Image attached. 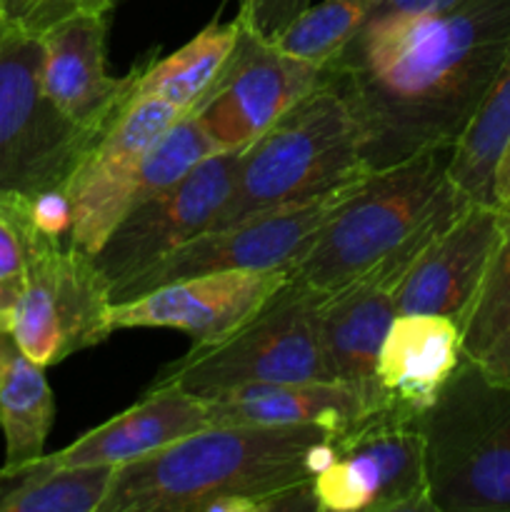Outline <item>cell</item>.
I'll return each mask as SVG.
<instances>
[{"label":"cell","mask_w":510,"mask_h":512,"mask_svg":"<svg viewBox=\"0 0 510 512\" xmlns=\"http://www.w3.org/2000/svg\"><path fill=\"white\" fill-rule=\"evenodd\" d=\"M115 0H80L78 10H113Z\"/></svg>","instance_id":"cell-34"},{"label":"cell","mask_w":510,"mask_h":512,"mask_svg":"<svg viewBox=\"0 0 510 512\" xmlns=\"http://www.w3.org/2000/svg\"><path fill=\"white\" fill-rule=\"evenodd\" d=\"M238 160L240 153L208 155L180 183L120 218L93 255L95 268L110 285V295L213 228L233 190Z\"/></svg>","instance_id":"cell-12"},{"label":"cell","mask_w":510,"mask_h":512,"mask_svg":"<svg viewBox=\"0 0 510 512\" xmlns=\"http://www.w3.org/2000/svg\"><path fill=\"white\" fill-rule=\"evenodd\" d=\"M210 428L208 405L170 385H150L140 403L85 433L68 448L48 453L55 465H113L148 458L178 440Z\"/></svg>","instance_id":"cell-19"},{"label":"cell","mask_w":510,"mask_h":512,"mask_svg":"<svg viewBox=\"0 0 510 512\" xmlns=\"http://www.w3.org/2000/svg\"><path fill=\"white\" fill-rule=\"evenodd\" d=\"M458 3L460 0H378L360 28H378V25L420 18V15H433Z\"/></svg>","instance_id":"cell-30"},{"label":"cell","mask_w":510,"mask_h":512,"mask_svg":"<svg viewBox=\"0 0 510 512\" xmlns=\"http://www.w3.org/2000/svg\"><path fill=\"white\" fill-rule=\"evenodd\" d=\"M110 20L113 10H75L40 33L45 93L98 138L133 98L138 80V68L123 78L108 73Z\"/></svg>","instance_id":"cell-16"},{"label":"cell","mask_w":510,"mask_h":512,"mask_svg":"<svg viewBox=\"0 0 510 512\" xmlns=\"http://www.w3.org/2000/svg\"><path fill=\"white\" fill-rule=\"evenodd\" d=\"M510 53V0H460L360 28L325 65L348 103L370 173L428 148H453Z\"/></svg>","instance_id":"cell-1"},{"label":"cell","mask_w":510,"mask_h":512,"mask_svg":"<svg viewBox=\"0 0 510 512\" xmlns=\"http://www.w3.org/2000/svg\"><path fill=\"white\" fill-rule=\"evenodd\" d=\"M183 115L168 100L135 95L70 175V243L93 258L130 208L145 153Z\"/></svg>","instance_id":"cell-13"},{"label":"cell","mask_w":510,"mask_h":512,"mask_svg":"<svg viewBox=\"0 0 510 512\" xmlns=\"http://www.w3.org/2000/svg\"><path fill=\"white\" fill-rule=\"evenodd\" d=\"M10 310H13V300L0 288V333H5L10 328Z\"/></svg>","instance_id":"cell-33"},{"label":"cell","mask_w":510,"mask_h":512,"mask_svg":"<svg viewBox=\"0 0 510 512\" xmlns=\"http://www.w3.org/2000/svg\"><path fill=\"white\" fill-rule=\"evenodd\" d=\"M358 183L345 185L310 203L250 215L225 228L205 230L203 235L180 245L143 275L115 290L113 303L138 298L158 285L190 275L220 273V270H293L315 243L335 208Z\"/></svg>","instance_id":"cell-10"},{"label":"cell","mask_w":510,"mask_h":512,"mask_svg":"<svg viewBox=\"0 0 510 512\" xmlns=\"http://www.w3.org/2000/svg\"><path fill=\"white\" fill-rule=\"evenodd\" d=\"M510 143V53L453 145L448 178L470 203L495 205V170Z\"/></svg>","instance_id":"cell-24"},{"label":"cell","mask_w":510,"mask_h":512,"mask_svg":"<svg viewBox=\"0 0 510 512\" xmlns=\"http://www.w3.org/2000/svg\"><path fill=\"white\" fill-rule=\"evenodd\" d=\"M483 370L498 380H508L510 383V328L485 350L478 358Z\"/></svg>","instance_id":"cell-31"},{"label":"cell","mask_w":510,"mask_h":512,"mask_svg":"<svg viewBox=\"0 0 510 512\" xmlns=\"http://www.w3.org/2000/svg\"><path fill=\"white\" fill-rule=\"evenodd\" d=\"M55 420V400L45 368L20 350L10 330L0 333V430L5 465L30 463L45 455Z\"/></svg>","instance_id":"cell-21"},{"label":"cell","mask_w":510,"mask_h":512,"mask_svg":"<svg viewBox=\"0 0 510 512\" xmlns=\"http://www.w3.org/2000/svg\"><path fill=\"white\" fill-rule=\"evenodd\" d=\"M113 465H55L50 455L0 468V512H100Z\"/></svg>","instance_id":"cell-22"},{"label":"cell","mask_w":510,"mask_h":512,"mask_svg":"<svg viewBox=\"0 0 510 512\" xmlns=\"http://www.w3.org/2000/svg\"><path fill=\"white\" fill-rule=\"evenodd\" d=\"M375 3L378 0H323L308 5L275 45L295 58L328 65L358 33Z\"/></svg>","instance_id":"cell-25"},{"label":"cell","mask_w":510,"mask_h":512,"mask_svg":"<svg viewBox=\"0 0 510 512\" xmlns=\"http://www.w3.org/2000/svg\"><path fill=\"white\" fill-rule=\"evenodd\" d=\"M308 5L310 0H243L238 18L255 35L275 43Z\"/></svg>","instance_id":"cell-29"},{"label":"cell","mask_w":510,"mask_h":512,"mask_svg":"<svg viewBox=\"0 0 510 512\" xmlns=\"http://www.w3.org/2000/svg\"><path fill=\"white\" fill-rule=\"evenodd\" d=\"M453 148H428L360 180L293 268L313 288L335 293L420 228L470 205L448 178Z\"/></svg>","instance_id":"cell-3"},{"label":"cell","mask_w":510,"mask_h":512,"mask_svg":"<svg viewBox=\"0 0 510 512\" xmlns=\"http://www.w3.org/2000/svg\"><path fill=\"white\" fill-rule=\"evenodd\" d=\"M370 175L343 95L325 80L240 153L233 190L213 228L303 205Z\"/></svg>","instance_id":"cell-4"},{"label":"cell","mask_w":510,"mask_h":512,"mask_svg":"<svg viewBox=\"0 0 510 512\" xmlns=\"http://www.w3.org/2000/svg\"><path fill=\"white\" fill-rule=\"evenodd\" d=\"M78 8L80 0H0V23L40 35Z\"/></svg>","instance_id":"cell-28"},{"label":"cell","mask_w":510,"mask_h":512,"mask_svg":"<svg viewBox=\"0 0 510 512\" xmlns=\"http://www.w3.org/2000/svg\"><path fill=\"white\" fill-rule=\"evenodd\" d=\"M383 388L343 380L255 383L205 398L210 428L215 425H323L340 430L388 403Z\"/></svg>","instance_id":"cell-18"},{"label":"cell","mask_w":510,"mask_h":512,"mask_svg":"<svg viewBox=\"0 0 510 512\" xmlns=\"http://www.w3.org/2000/svg\"><path fill=\"white\" fill-rule=\"evenodd\" d=\"M8 330L20 350L43 368L95 348L115 333L113 295L93 258L70 240L38 233L30 220L28 270Z\"/></svg>","instance_id":"cell-9"},{"label":"cell","mask_w":510,"mask_h":512,"mask_svg":"<svg viewBox=\"0 0 510 512\" xmlns=\"http://www.w3.org/2000/svg\"><path fill=\"white\" fill-rule=\"evenodd\" d=\"M503 225L505 210L498 205H468L410 265L395 310L445 315L463 330Z\"/></svg>","instance_id":"cell-17"},{"label":"cell","mask_w":510,"mask_h":512,"mask_svg":"<svg viewBox=\"0 0 510 512\" xmlns=\"http://www.w3.org/2000/svg\"><path fill=\"white\" fill-rule=\"evenodd\" d=\"M493 200L500 210L510 213V143L505 145L503 158H500L498 170H495Z\"/></svg>","instance_id":"cell-32"},{"label":"cell","mask_w":510,"mask_h":512,"mask_svg":"<svg viewBox=\"0 0 510 512\" xmlns=\"http://www.w3.org/2000/svg\"><path fill=\"white\" fill-rule=\"evenodd\" d=\"M510 328V213L463 325V353L478 360Z\"/></svg>","instance_id":"cell-26"},{"label":"cell","mask_w":510,"mask_h":512,"mask_svg":"<svg viewBox=\"0 0 510 512\" xmlns=\"http://www.w3.org/2000/svg\"><path fill=\"white\" fill-rule=\"evenodd\" d=\"M323 425H215L115 470L100 512H318Z\"/></svg>","instance_id":"cell-2"},{"label":"cell","mask_w":510,"mask_h":512,"mask_svg":"<svg viewBox=\"0 0 510 512\" xmlns=\"http://www.w3.org/2000/svg\"><path fill=\"white\" fill-rule=\"evenodd\" d=\"M28 270L25 203H0V288L10 300L20 295Z\"/></svg>","instance_id":"cell-27"},{"label":"cell","mask_w":510,"mask_h":512,"mask_svg":"<svg viewBox=\"0 0 510 512\" xmlns=\"http://www.w3.org/2000/svg\"><path fill=\"white\" fill-rule=\"evenodd\" d=\"M293 270H220L158 285L113 303V330L173 328L213 343L243 325Z\"/></svg>","instance_id":"cell-15"},{"label":"cell","mask_w":510,"mask_h":512,"mask_svg":"<svg viewBox=\"0 0 510 512\" xmlns=\"http://www.w3.org/2000/svg\"><path fill=\"white\" fill-rule=\"evenodd\" d=\"M473 205V203H470ZM458 213H445L420 228L408 243L365 270L348 285L328 295L320 318V348H323L325 378L343 383L380 388L378 355L390 323L398 315L395 295L410 265L438 238Z\"/></svg>","instance_id":"cell-14"},{"label":"cell","mask_w":510,"mask_h":512,"mask_svg":"<svg viewBox=\"0 0 510 512\" xmlns=\"http://www.w3.org/2000/svg\"><path fill=\"white\" fill-rule=\"evenodd\" d=\"M323 83L325 65L288 55L243 25L228 65L190 115L215 153H243Z\"/></svg>","instance_id":"cell-11"},{"label":"cell","mask_w":510,"mask_h":512,"mask_svg":"<svg viewBox=\"0 0 510 512\" xmlns=\"http://www.w3.org/2000/svg\"><path fill=\"white\" fill-rule=\"evenodd\" d=\"M310 490L318 512H435L418 413L388 400L335 430Z\"/></svg>","instance_id":"cell-8"},{"label":"cell","mask_w":510,"mask_h":512,"mask_svg":"<svg viewBox=\"0 0 510 512\" xmlns=\"http://www.w3.org/2000/svg\"><path fill=\"white\" fill-rule=\"evenodd\" d=\"M435 512H510V383L463 355L418 415Z\"/></svg>","instance_id":"cell-5"},{"label":"cell","mask_w":510,"mask_h":512,"mask_svg":"<svg viewBox=\"0 0 510 512\" xmlns=\"http://www.w3.org/2000/svg\"><path fill=\"white\" fill-rule=\"evenodd\" d=\"M463 330L433 313H398L378 355L380 388L393 403L423 413L463 360Z\"/></svg>","instance_id":"cell-20"},{"label":"cell","mask_w":510,"mask_h":512,"mask_svg":"<svg viewBox=\"0 0 510 512\" xmlns=\"http://www.w3.org/2000/svg\"><path fill=\"white\" fill-rule=\"evenodd\" d=\"M240 20L205 25L193 40L165 58H153L148 65H138L135 95H155L168 100L183 113H190L228 65L235 43L240 38Z\"/></svg>","instance_id":"cell-23"},{"label":"cell","mask_w":510,"mask_h":512,"mask_svg":"<svg viewBox=\"0 0 510 512\" xmlns=\"http://www.w3.org/2000/svg\"><path fill=\"white\" fill-rule=\"evenodd\" d=\"M95 140L45 93L40 35L0 23V203L68 185Z\"/></svg>","instance_id":"cell-7"},{"label":"cell","mask_w":510,"mask_h":512,"mask_svg":"<svg viewBox=\"0 0 510 512\" xmlns=\"http://www.w3.org/2000/svg\"><path fill=\"white\" fill-rule=\"evenodd\" d=\"M328 295L290 273L233 333L193 343L183 358L165 365L153 388L170 385L205 400L243 385L325 378L320 318Z\"/></svg>","instance_id":"cell-6"}]
</instances>
